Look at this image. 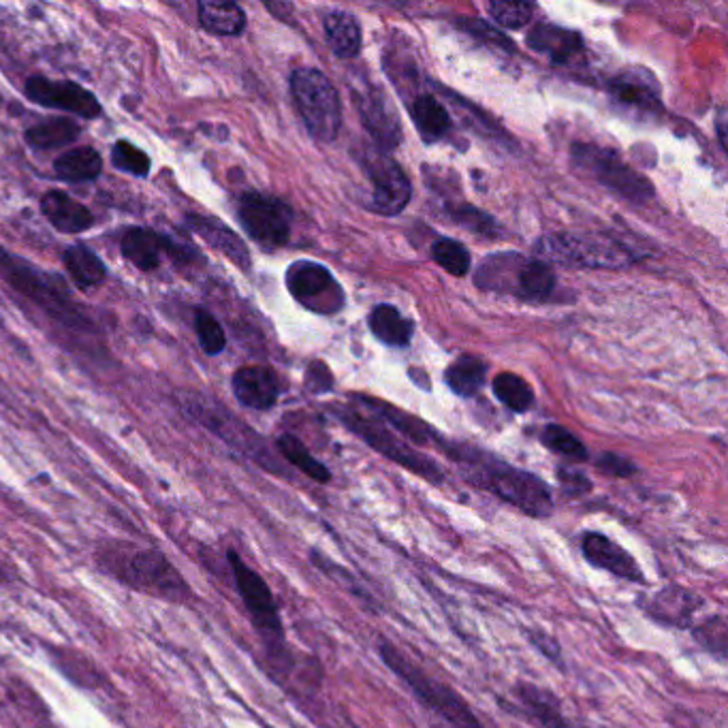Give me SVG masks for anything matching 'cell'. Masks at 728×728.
Returning a JSON list of instances; mask_svg holds the SVG:
<instances>
[{
  "label": "cell",
  "mask_w": 728,
  "mask_h": 728,
  "mask_svg": "<svg viewBox=\"0 0 728 728\" xmlns=\"http://www.w3.org/2000/svg\"><path fill=\"white\" fill-rule=\"evenodd\" d=\"M449 455L460 464L466 481L493 493L504 504L535 520L553 515V493L540 477L468 446H453L449 449Z\"/></svg>",
  "instance_id": "6da1fadb"
},
{
  "label": "cell",
  "mask_w": 728,
  "mask_h": 728,
  "mask_svg": "<svg viewBox=\"0 0 728 728\" xmlns=\"http://www.w3.org/2000/svg\"><path fill=\"white\" fill-rule=\"evenodd\" d=\"M0 278H4L15 291L37 303L44 312L64 327L93 330V321L73 301L67 285L48 272H41L22 256L11 254L0 246Z\"/></svg>",
  "instance_id": "7a4b0ae2"
},
{
  "label": "cell",
  "mask_w": 728,
  "mask_h": 728,
  "mask_svg": "<svg viewBox=\"0 0 728 728\" xmlns=\"http://www.w3.org/2000/svg\"><path fill=\"white\" fill-rule=\"evenodd\" d=\"M100 556L105 558L103 566L131 587L171 600H182L189 596V585L169 564V560L154 549L116 545L105 547V553Z\"/></svg>",
  "instance_id": "3957f363"
},
{
  "label": "cell",
  "mask_w": 728,
  "mask_h": 728,
  "mask_svg": "<svg viewBox=\"0 0 728 728\" xmlns=\"http://www.w3.org/2000/svg\"><path fill=\"white\" fill-rule=\"evenodd\" d=\"M229 564H231V571H234V580L238 585V592L242 596L243 607H246L254 629L261 634L270 658L281 663V665H291L281 609H278V602H276L270 585L254 569H250L243 562L242 556L234 549L229 551Z\"/></svg>",
  "instance_id": "277c9868"
},
{
  "label": "cell",
  "mask_w": 728,
  "mask_h": 728,
  "mask_svg": "<svg viewBox=\"0 0 728 728\" xmlns=\"http://www.w3.org/2000/svg\"><path fill=\"white\" fill-rule=\"evenodd\" d=\"M291 95L308 133L319 142H334L342 129V105L330 77L312 67L295 69Z\"/></svg>",
  "instance_id": "5b68a950"
},
{
  "label": "cell",
  "mask_w": 728,
  "mask_h": 728,
  "mask_svg": "<svg viewBox=\"0 0 728 728\" xmlns=\"http://www.w3.org/2000/svg\"><path fill=\"white\" fill-rule=\"evenodd\" d=\"M538 261L558 263L564 267H592L616 270L631 263V250L622 243L577 234H553L540 238L535 246Z\"/></svg>",
  "instance_id": "8992f818"
},
{
  "label": "cell",
  "mask_w": 728,
  "mask_h": 728,
  "mask_svg": "<svg viewBox=\"0 0 728 728\" xmlns=\"http://www.w3.org/2000/svg\"><path fill=\"white\" fill-rule=\"evenodd\" d=\"M573 163L577 169L587 171L598 184L607 191L620 194L622 199L632 201L636 205L645 203L654 196L652 182L626 165L620 154L613 150L592 146V144H575L573 146Z\"/></svg>",
  "instance_id": "52a82bcc"
},
{
  "label": "cell",
  "mask_w": 728,
  "mask_h": 728,
  "mask_svg": "<svg viewBox=\"0 0 728 728\" xmlns=\"http://www.w3.org/2000/svg\"><path fill=\"white\" fill-rule=\"evenodd\" d=\"M238 220L246 236L265 250L283 248L291 238V207L270 194L243 193L238 203Z\"/></svg>",
  "instance_id": "ba28073f"
},
{
  "label": "cell",
  "mask_w": 728,
  "mask_h": 728,
  "mask_svg": "<svg viewBox=\"0 0 728 728\" xmlns=\"http://www.w3.org/2000/svg\"><path fill=\"white\" fill-rule=\"evenodd\" d=\"M342 421L357 434L363 438L374 451H379L381 455H385L391 462L404 466L406 470L419 475L421 479L430 481L432 486H442L444 484V473L438 466L437 462L423 453H419L415 446H410L406 440H399L395 434H391L383 426L368 421L363 417H359L357 413H348L342 415Z\"/></svg>",
  "instance_id": "9c48e42d"
},
{
  "label": "cell",
  "mask_w": 728,
  "mask_h": 728,
  "mask_svg": "<svg viewBox=\"0 0 728 728\" xmlns=\"http://www.w3.org/2000/svg\"><path fill=\"white\" fill-rule=\"evenodd\" d=\"M285 283L295 301L319 314H334L346 301L334 274L314 261H295L287 270Z\"/></svg>",
  "instance_id": "30bf717a"
},
{
  "label": "cell",
  "mask_w": 728,
  "mask_h": 728,
  "mask_svg": "<svg viewBox=\"0 0 728 728\" xmlns=\"http://www.w3.org/2000/svg\"><path fill=\"white\" fill-rule=\"evenodd\" d=\"M363 167L374 187L368 207L381 216H397L413 196V184L404 169L389 154L377 150L363 154Z\"/></svg>",
  "instance_id": "8fae6325"
},
{
  "label": "cell",
  "mask_w": 728,
  "mask_h": 728,
  "mask_svg": "<svg viewBox=\"0 0 728 728\" xmlns=\"http://www.w3.org/2000/svg\"><path fill=\"white\" fill-rule=\"evenodd\" d=\"M24 95L41 107L69 111L84 120H93L103 111L98 98L88 88L71 80H49L44 75H33L24 84Z\"/></svg>",
  "instance_id": "7c38bea8"
},
{
  "label": "cell",
  "mask_w": 728,
  "mask_h": 728,
  "mask_svg": "<svg viewBox=\"0 0 728 728\" xmlns=\"http://www.w3.org/2000/svg\"><path fill=\"white\" fill-rule=\"evenodd\" d=\"M189 410L193 413L194 419L199 423H203L210 432H214L216 437L227 440L229 444L242 449L248 457H252L256 464H261L263 468H267L270 473H281L278 464H274L270 451L265 449V444L261 442V438L256 437L252 430H248L243 423H240L236 417H231L225 408H210V404L205 399L194 402L193 397H189Z\"/></svg>",
  "instance_id": "4fadbf2b"
},
{
  "label": "cell",
  "mask_w": 728,
  "mask_h": 728,
  "mask_svg": "<svg viewBox=\"0 0 728 728\" xmlns=\"http://www.w3.org/2000/svg\"><path fill=\"white\" fill-rule=\"evenodd\" d=\"M609 95L624 116L639 120L663 116L660 86L647 69H629L613 77L609 84Z\"/></svg>",
  "instance_id": "5bb4252c"
},
{
  "label": "cell",
  "mask_w": 728,
  "mask_h": 728,
  "mask_svg": "<svg viewBox=\"0 0 728 728\" xmlns=\"http://www.w3.org/2000/svg\"><path fill=\"white\" fill-rule=\"evenodd\" d=\"M580 549H582L583 560L598 571H605L624 582L639 583V585L647 583L645 573L639 566V562L634 560V556L629 549H624L616 538L598 533V530H587L580 538Z\"/></svg>",
  "instance_id": "9a60e30c"
},
{
  "label": "cell",
  "mask_w": 728,
  "mask_h": 728,
  "mask_svg": "<svg viewBox=\"0 0 728 728\" xmlns=\"http://www.w3.org/2000/svg\"><path fill=\"white\" fill-rule=\"evenodd\" d=\"M705 605L703 596L683 585H667L652 598L641 600V609L660 626L688 631L694 626L696 611Z\"/></svg>",
  "instance_id": "2e32d148"
},
{
  "label": "cell",
  "mask_w": 728,
  "mask_h": 728,
  "mask_svg": "<svg viewBox=\"0 0 728 728\" xmlns=\"http://www.w3.org/2000/svg\"><path fill=\"white\" fill-rule=\"evenodd\" d=\"M231 389L236 399L250 410H270L278 404L281 379L267 366H243L234 379Z\"/></svg>",
  "instance_id": "e0dca14e"
},
{
  "label": "cell",
  "mask_w": 728,
  "mask_h": 728,
  "mask_svg": "<svg viewBox=\"0 0 728 728\" xmlns=\"http://www.w3.org/2000/svg\"><path fill=\"white\" fill-rule=\"evenodd\" d=\"M187 227L193 231L196 238H201L203 242L207 243L210 248H214L216 252L225 254L234 265H238L243 272H250L252 267V259H250V250L243 243L242 238L227 227L225 223H220L214 216H205V214H187L184 216Z\"/></svg>",
  "instance_id": "ac0fdd59"
},
{
  "label": "cell",
  "mask_w": 728,
  "mask_h": 728,
  "mask_svg": "<svg viewBox=\"0 0 728 728\" xmlns=\"http://www.w3.org/2000/svg\"><path fill=\"white\" fill-rule=\"evenodd\" d=\"M361 122L368 129V133L377 140V144L385 150H393L399 146L402 129H399V118L389 103V98L374 86L366 88L363 95L357 97Z\"/></svg>",
  "instance_id": "d6986e66"
},
{
  "label": "cell",
  "mask_w": 728,
  "mask_h": 728,
  "mask_svg": "<svg viewBox=\"0 0 728 728\" xmlns=\"http://www.w3.org/2000/svg\"><path fill=\"white\" fill-rule=\"evenodd\" d=\"M41 214L58 234L64 236H80L95 225V214L88 205L56 189L41 196Z\"/></svg>",
  "instance_id": "ffe728a7"
},
{
  "label": "cell",
  "mask_w": 728,
  "mask_h": 728,
  "mask_svg": "<svg viewBox=\"0 0 728 728\" xmlns=\"http://www.w3.org/2000/svg\"><path fill=\"white\" fill-rule=\"evenodd\" d=\"M515 699L522 703L526 716L540 728H575L564 716L558 696L530 681L515 683Z\"/></svg>",
  "instance_id": "44dd1931"
},
{
  "label": "cell",
  "mask_w": 728,
  "mask_h": 728,
  "mask_svg": "<svg viewBox=\"0 0 728 728\" xmlns=\"http://www.w3.org/2000/svg\"><path fill=\"white\" fill-rule=\"evenodd\" d=\"M528 46L551 58L556 64H571L583 51L580 33L556 26V24H538L528 35Z\"/></svg>",
  "instance_id": "7402d4cb"
},
{
  "label": "cell",
  "mask_w": 728,
  "mask_h": 728,
  "mask_svg": "<svg viewBox=\"0 0 728 728\" xmlns=\"http://www.w3.org/2000/svg\"><path fill=\"white\" fill-rule=\"evenodd\" d=\"M167 236L156 234L144 227H131L124 231L120 240V250L124 259L142 272H154L160 265V256L165 252Z\"/></svg>",
  "instance_id": "603a6c76"
},
{
  "label": "cell",
  "mask_w": 728,
  "mask_h": 728,
  "mask_svg": "<svg viewBox=\"0 0 728 728\" xmlns=\"http://www.w3.org/2000/svg\"><path fill=\"white\" fill-rule=\"evenodd\" d=\"M196 17L203 31L218 37H240L246 31V13L236 2L201 0L196 4Z\"/></svg>",
  "instance_id": "cb8c5ba5"
},
{
  "label": "cell",
  "mask_w": 728,
  "mask_h": 728,
  "mask_svg": "<svg viewBox=\"0 0 728 728\" xmlns=\"http://www.w3.org/2000/svg\"><path fill=\"white\" fill-rule=\"evenodd\" d=\"M62 263H64V270L71 276L73 285L80 291L97 289L98 285H103L105 278H107L105 263L100 261V256L93 248H88L84 243L69 246L62 252Z\"/></svg>",
  "instance_id": "d4e9b609"
},
{
  "label": "cell",
  "mask_w": 728,
  "mask_h": 728,
  "mask_svg": "<svg viewBox=\"0 0 728 728\" xmlns=\"http://www.w3.org/2000/svg\"><path fill=\"white\" fill-rule=\"evenodd\" d=\"M53 174L67 184L93 182L103 174V156L95 147H71L53 160Z\"/></svg>",
  "instance_id": "484cf974"
},
{
  "label": "cell",
  "mask_w": 728,
  "mask_h": 728,
  "mask_svg": "<svg viewBox=\"0 0 728 728\" xmlns=\"http://www.w3.org/2000/svg\"><path fill=\"white\" fill-rule=\"evenodd\" d=\"M410 118L415 122L417 133L421 135V140L426 144H434L440 142L451 129V116L444 109V105L438 100L437 97L423 93L410 103Z\"/></svg>",
  "instance_id": "4316f807"
},
{
  "label": "cell",
  "mask_w": 728,
  "mask_h": 728,
  "mask_svg": "<svg viewBox=\"0 0 728 728\" xmlns=\"http://www.w3.org/2000/svg\"><path fill=\"white\" fill-rule=\"evenodd\" d=\"M82 135V127L64 116H53V118H46L44 122H37L35 127L26 129L24 140L26 144L33 150L39 152H48V150H56V147L71 146L73 142H77Z\"/></svg>",
  "instance_id": "83f0119b"
},
{
  "label": "cell",
  "mask_w": 728,
  "mask_h": 728,
  "mask_svg": "<svg viewBox=\"0 0 728 728\" xmlns=\"http://www.w3.org/2000/svg\"><path fill=\"white\" fill-rule=\"evenodd\" d=\"M325 39L342 60L355 58L363 44L359 20L348 11H332L325 17Z\"/></svg>",
  "instance_id": "f1b7e54d"
},
{
  "label": "cell",
  "mask_w": 728,
  "mask_h": 728,
  "mask_svg": "<svg viewBox=\"0 0 728 728\" xmlns=\"http://www.w3.org/2000/svg\"><path fill=\"white\" fill-rule=\"evenodd\" d=\"M368 323H370V332L374 334L377 341H381L387 346H395V348L408 346L413 336H415L413 321L402 317L399 310L389 306V303H379L370 312Z\"/></svg>",
  "instance_id": "f546056e"
},
{
  "label": "cell",
  "mask_w": 728,
  "mask_h": 728,
  "mask_svg": "<svg viewBox=\"0 0 728 728\" xmlns=\"http://www.w3.org/2000/svg\"><path fill=\"white\" fill-rule=\"evenodd\" d=\"M486 381L487 363L475 355H462L444 372L446 387L457 393L460 397H473L475 393L481 391Z\"/></svg>",
  "instance_id": "4dcf8cb0"
},
{
  "label": "cell",
  "mask_w": 728,
  "mask_h": 728,
  "mask_svg": "<svg viewBox=\"0 0 728 728\" xmlns=\"http://www.w3.org/2000/svg\"><path fill=\"white\" fill-rule=\"evenodd\" d=\"M553 289H556V274L547 263L538 259L522 261L517 270L513 295L522 299H530V301H540V299H547Z\"/></svg>",
  "instance_id": "1f68e13d"
},
{
  "label": "cell",
  "mask_w": 728,
  "mask_h": 728,
  "mask_svg": "<svg viewBox=\"0 0 728 728\" xmlns=\"http://www.w3.org/2000/svg\"><path fill=\"white\" fill-rule=\"evenodd\" d=\"M276 446H278L281 455L299 473H303L308 479H312L317 484H323V486L332 481V470L323 462H319L299 438L293 437V434H283L276 440Z\"/></svg>",
  "instance_id": "d6a6232c"
},
{
  "label": "cell",
  "mask_w": 728,
  "mask_h": 728,
  "mask_svg": "<svg viewBox=\"0 0 728 728\" xmlns=\"http://www.w3.org/2000/svg\"><path fill=\"white\" fill-rule=\"evenodd\" d=\"M694 641L714 658L725 663L728 656V622L725 616L716 613L712 618H705L701 624H694L692 629Z\"/></svg>",
  "instance_id": "836d02e7"
},
{
  "label": "cell",
  "mask_w": 728,
  "mask_h": 728,
  "mask_svg": "<svg viewBox=\"0 0 728 728\" xmlns=\"http://www.w3.org/2000/svg\"><path fill=\"white\" fill-rule=\"evenodd\" d=\"M491 389L496 393V397L506 406L511 408L513 413H526L533 404H535V393L530 385L520 379L517 374H511V372H504V374H498L491 383Z\"/></svg>",
  "instance_id": "e575fe53"
},
{
  "label": "cell",
  "mask_w": 728,
  "mask_h": 728,
  "mask_svg": "<svg viewBox=\"0 0 728 728\" xmlns=\"http://www.w3.org/2000/svg\"><path fill=\"white\" fill-rule=\"evenodd\" d=\"M194 336L205 355L216 357L227 348V334L220 321L205 308H196L193 314Z\"/></svg>",
  "instance_id": "d590c367"
},
{
  "label": "cell",
  "mask_w": 728,
  "mask_h": 728,
  "mask_svg": "<svg viewBox=\"0 0 728 728\" xmlns=\"http://www.w3.org/2000/svg\"><path fill=\"white\" fill-rule=\"evenodd\" d=\"M432 259L451 276H466L470 272V252L464 243L455 242L451 238H440L432 243Z\"/></svg>",
  "instance_id": "8d00e7d4"
},
{
  "label": "cell",
  "mask_w": 728,
  "mask_h": 728,
  "mask_svg": "<svg viewBox=\"0 0 728 728\" xmlns=\"http://www.w3.org/2000/svg\"><path fill=\"white\" fill-rule=\"evenodd\" d=\"M363 402H366L368 406H372L377 415H381L387 423H391L395 430L404 432V437L410 438L413 442H417V444H428L430 440H438V438L432 434V430H430L428 426L419 423L417 419H413V417H408V415H402V413H397L395 408L385 406V404H379V402H374V399H363Z\"/></svg>",
  "instance_id": "74e56055"
},
{
  "label": "cell",
  "mask_w": 728,
  "mask_h": 728,
  "mask_svg": "<svg viewBox=\"0 0 728 728\" xmlns=\"http://www.w3.org/2000/svg\"><path fill=\"white\" fill-rule=\"evenodd\" d=\"M540 440L549 451H553L562 457H569L573 462H587L589 460V451L585 449L582 440L575 434H571L562 426H547L540 434Z\"/></svg>",
  "instance_id": "f35d334b"
},
{
  "label": "cell",
  "mask_w": 728,
  "mask_h": 728,
  "mask_svg": "<svg viewBox=\"0 0 728 728\" xmlns=\"http://www.w3.org/2000/svg\"><path fill=\"white\" fill-rule=\"evenodd\" d=\"M111 165L129 176L147 178L152 169V160L144 150L133 146L131 142H116L111 147Z\"/></svg>",
  "instance_id": "ab89813d"
},
{
  "label": "cell",
  "mask_w": 728,
  "mask_h": 728,
  "mask_svg": "<svg viewBox=\"0 0 728 728\" xmlns=\"http://www.w3.org/2000/svg\"><path fill=\"white\" fill-rule=\"evenodd\" d=\"M487 11L489 15L502 26V28H509V31H517L522 26H526L533 17V11H535V4L530 2H506V0H491L487 4Z\"/></svg>",
  "instance_id": "60d3db41"
},
{
  "label": "cell",
  "mask_w": 728,
  "mask_h": 728,
  "mask_svg": "<svg viewBox=\"0 0 728 728\" xmlns=\"http://www.w3.org/2000/svg\"><path fill=\"white\" fill-rule=\"evenodd\" d=\"M310 562H312L317 569H321L330 580L341 583V585H344L348 592H353V594H357V596H361V598L368 600V596L361 592V585H359L357 580L353 577V573L344 571V569L338 566L334 560H330L325 553L312 549V551H310Z\"/></svg>",
  "instance_id": "b9f144b4"
},
{
  "label": "cell",
  "mask_w": 728,
  "mask_h": 728,
  "mask_svg": "<svg viewBox=\"0 0 728 728\" xmlns=\"http://www.w3.org/2000/svg\"><path fill=\"white\" fill-rule=\"evenodd\" d=\"M451 216L453 220H457V225L479 234V236H496L498 229H496V223L491 220V216H487L484 212L470 207V205H460L455 210H451Z\"/></svg>",
  "instance_id": "7bdbcfd3"
},
{
  "label": "cell",
  "mask_w": 728,
  "mask_h": 728,
  "mask_svg": "<svg viewBox=\"0 0 728 728\" xmlns=\"http://www.w3.org/2000/svg\"><path fill=\"white\" fill-rule=\"evenodd\" d=\"M524 632H526V636H528V641H530V645L535 647L536 652H540L551 665L564 669L562 645H560V641H558L553 634H549V632L542 631V629H538V626H535V629H526Z\"/></svg>",
  "instance_id": "ee69618b"
},
{
  "label": "cell",
  "mask_w": 728,
  "mask_h": 728,
  "mask_svg": "<svg viewBox=\"0 0 728 728\" xmlns=\"http://www.w3.org/2000/svg\"><path fill=\"white\" fill-rule=\"evenodd\" d=\"M594 466L602 475H609V477H616V479H629V477L639 473V468L632 464L629 457L618 455V453H600L594 460Z\"/></svg>",
  "instance_id": "f6af8a7d"
},
{
  "label": "cell",
  "mask_w": 728,
  "mask_h": 728,
  "mask_svg": "<svg viewBox=\"0 0 728 728\" xmlns=\"http://www.w3.org/2000/svg\"><path fill=\"white\" fill-rule=\"evenodd\" d=\"M556 477L562 486V491H566L569 496H583V493H589L592 491V481L580 473L575 468H569V466H560L556 470Z\"/></svg>",
  "instance_id": "bcb514c9"
},
{
  "label": "cell",
  "mask_w": 728,
  "mask_h": 728,
  "mask_svg": "<svg viewBox=\"0 0 728 728\" xmlns=\"http://www.w3.org/2000/svg\"><path fill=\"white\" fill-rule=\"evenodd\" d=\"M718 140H720L723 150H727V133H725V116H723V114H720V118H718Z\"/></svg>",
  "instance_id": "7dc6e473"
},
{
  "label": "cell",
  "mask_w": 728,
  "mask_h": 728,
  "mask_svg": "<svg viewBox=\"0 0 728 728\" xmlns=\"http://www.w3.org/2000/svg\"><path fill=\"white\" fill-rule=\"evenodd\" d=\"M432 728H444V727H440V725H432Z\"/></svg>",
  "instance_id": "c3c4849f"
}]
</instances>
